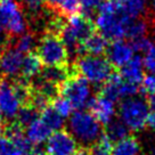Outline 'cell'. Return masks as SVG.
<instances>
[{
	"label": "cell",
	"instance_id": "22",
	"mask_svg": "<svg viewBox=\"0 0 155 155\" xmlns=\"http://www.w3.org/2000/svg\"><path fill=\"white\" fill-rule=\"evenodd\" d=\"M112 155H140V144L135 137L128 136L113 145Z\"/></svg>",
	"mask_w": 155,
	"mask_h": 155
},
{
	"label": "cell",
	"instance_id": "4",
	"mask_svg": "<svg viewBox=\"0 0 155 155\" xmlns=\"http://www.w3.org/2000/svg\"><path fill=\"white\" fill-rule=\"evenodd\" d=\"M35 54L45 66H68V51L56 33L46 31L35 47Z\"/></svg>",
	"mask_w": 155,
	"mask_h": 155
},
{
	"label": "cell",
	"instance_id": "37",
	"mask_svg": "<svg viewBox=\"0 0 155 155\" xmlns=\"http://www.w3.org/2000/svg\"><path fill=\"white\" fill-rule=\"evenodd\" d=\"M147 104L150 110H152L153 112H155V91L153 94L148 95V99H147Z\"/></svg>",
	"mask_w": 155,
	"mask_h": 155
},
{
	"label": "cell",
	"instance_id": "2",
	"mask_svg": "<svg viewBox=\"0 0 155 155\" xmlns=\"http://www.w3.org/2000/svg\"><path fill=\"white\" fill-rule=\"evenodd\" d=\"M95 32V24L91 17L82 13H78L66 17L58 35L63 40L70 55L82 56L83 41Z\"/></svg>",
	"mask_w": 155,
	"mask_h": 155
},
{
	"label": "cell",
	"instance_id": "41",
	"mask_svg": "<svg viewBox=\"0 0 155 155\" xmlns=\"http://www.w3.org/2000/svg\"><path fill=\"white\" fill-rule=\"evenodd\" d=\"M147 155H155V147H153V148L147 153Z\"/></svg>",
	"mask_w": 155,
	"mask_h": 155
},
{
	"label": "cell",
	"instance_id": "11",
	"mask_svg": "<svg viewBox=\"0 0 155 155\" xmlns=\"http://www.w3.org/2000/svg\"><path fill=\"white\" fill-rule=\"evenodd\" d=\"M21 104L15 95L10 78L0 75V111L6 119H13L17 115Z\"/></svg>",
	"mask_w": 155,
	"mask_h": 155
},
{
	"label": "cell",
	"instance_id": "17",
	"mask_svg": "<svg viewBox=\"0 0 155 155\" xmlns=\"http://www.w3.org/2000/svg\"><path fill=\"white\" fill-rule=\"evenodd\" d=\"M108 40L102 33L94 32L82 44V55L102 56L108 49Z\"/></svg>",
	"mask_w": 155,
	"mask_h": 155
},
{
	"label": "cell",
	"instance_id": "34",
	"mask_svg": "<svg viewBox=\"0 0 155 155\" xmlns=\"http://www.w3.org/2000/svg\"><path fill=\"white\" fill-rule=\"evenodd\" d=\"M143 63H144V68L148 72L155 74V45L147 53H145V56L143 58Z\"/></svg>",
	"mask_w": 155,
	"mask_h": 155
},
{
	"label": "cell",
	"instance_id": "40",
	"mask_svg": "<svg viewBox=\"0 0 155 155\" xmlns=\"http://www.w3.org/2000/svg\"><path fill=\"white\" fill-rule=\"evenodd\" d=\"M4 127H5V122L0 121V136H1L2 132H4Z\"/></svg>",
	"mask_w": 155,
	"mask_h": 155
},
{
	"label": "cell",
	"instance_id": "6",
	"mask_svg": "<svg viewBox=\"0 0 155 155\" xmlns=\"http://www.w3.org/2000/svg\"><path fill=\"white\" fill-rule=\"evenodd\" d=\"M119 114L120 120L129 130L140 131L147 126L150 107L147 102L140 97H129L121 102Z\"/></svg>",
	"mask_w": 155,
	"mask_h": 155
},
{
	"label": "cell",
	"instance_id": "1",
	"mask_svg": "<svg viewBox=\"0 0 155 155\" xmlns=\"http://www.w3.org/2000/svg\"><path fill=\"white\" fill-rule=\"evenodd\" d=\"M134 18L127 16L115 4L107 0L97 9L95 26L107 40L116 41L126 38L127 30Z\"/></svg>",
	"mask_w": 155,
	"mask_h": 155
},
{
	"label": "cell",
	"instance_id": "10",
	"mask_svg": "<svg viewBox=\"0 0 155 155\" xmlns=\"http://www.w3.org/2000/svg\"><path fill=\"white\" fill-rule=\"evenodd\" d=\"M137 92H138V86L127 82L122 79L120 74L113 73V75L103 84L101 94L115 102L121 98L126 99L129 97L136 96Z\"/></svg>",
	"mask_w": 155,
	"mask_h": 155
},
{
	"label": "cell",
	"instance_id": "19",
	"mask_svg": "<svg viewBox=\"0 0 155 155\" xmlns=\"http://www.w3.org/2000/svg\"><path fill=\"white\" fill-rule=\"evenodd\" d=\"M51 134H53L51 129L41 119H38L37 121L32 122L25 129V135L28 137V139L35 146L48 140Z\"/></svg>",
	"mask_w": 155,
	"mask_h": 155
},
{
	"label": "cell",
	"instance_id": "21",
	"mask_svg": "<svg viewBox=\"0 0 155 155\" xmlns=\"http://www.w3.org/2000/svg\"><path fill=\"white\" fill-rule=\"evenodd\" d=\"M130 18H138L146 8V0H110Z\"/></svg>",
	"mask_w": 155,
	"mask_h": 155
},
{
	"label": "cell",
	"instance_id": "24",
	"mask_svg": "<svg viewBox=\"0 0 155 155\" xmlns=\"http://www.w3.org/2000/svg\"><path fill=\"white\" fill-rule=\"evenodd\" d=\"M40 119L51 129V131L61 130L64 127V117L54 110L51 105L46 107L40 114Z\"/></svg>",
	"mask_w": 155,
	"mask_h": 155
},
{
	"label": "cell",
	"instance_id": "45",
	"mask_svg": "<svg viewBox=\"0 0 155 155\" xmlns=\"http://www.w3.org/2000/svg\"><path fill=\"white\" fill-rule=\"evenodd\" d=\"M0 1H8V0H0Z\"/></svg>",
	"mask_w": 155,
	"mask_h": 155
},
{
	"label": "cell",
	"instance_id": "36",
	"mask_svg": "<svg viewBox=\"0 0 155 155\" xmlns=\"http://www.w3.org/2000/svg\"><path fill=\"white\" fill-rule=\"evenodd\" d=\"M22 155H44V153L41 152V150L39 148L38 146L34 145L32 150H28V152H25V153H22Z\"/></svg>",
	"mask_w": 155,
	"mask_h": 155
},
{
	"label": "cell",
	"instance_id": "26",
	"mask_svg": "<svg viewBox=\"0 0 155 155\" xmlns=\"http://www.w3.org/2000/svg\"><path fill=\"white\" fill-rule=\"evenodd\" d=\"M35 38L32 32H24L23 34L18 35L15 40L14 45H12L15 49H17L19 53L28 54L31 53L34 47Z\"/></svg>",
	"mask_w": 155,
	"mask_h": 155
},
{
	"label": "cell",
	"instance_id": "30",
	"mask_svg": "<svg viewBox=\"0 0 155 155\" xmlns=\"http://www.w3.org/2000/svg\"><path fill=\"white\" fill-rule=\"evenodd\" d=\"M0 155H22V152L5 136H0Z\"/></svg>",
	"mask_w": 155,
	"mask_h": 155
},
{
	"label": "cell",
	"instance_id": "14",
	"mask_svg": "<svg viewBox=\"0 0 155 155\" xmlns=\"http://www.w3.org/2000/svg\"><path fill=\"white\" fill-rule=\"evenodd\" d=\"M134 49L131 47L129 42L122 40H116L113 41L112 45L108 46L107 49V59L110 61V63L113 65V68H122L126 64L130 62L134 55Z\"/></svg>",
	"mask_w": 155,
	"mask_h": 155
},
{
	"label": "cell",
	"instance_id": "9",
	"mask_svg": "<svg viewBox=\"0 0 155 155\" xmlns=\"http://www.w3.org/2000/svg\"><path fill=\"white\" fill-rule=\"evenodd\" d=\"M77 150V139L64 129L54 131L46 145V155H74Z\"/></svg>",
	"mask_w": 155,
	"mask_h": 155
},
{
	"label": "cell",
	"instance_id": "32",
	"mask_svg": "<svg viewBox=\"0 0 155 155\" xmlns=\"http://www.w3.org/2000/svg\"><path fill=\"white\" fill-rule=\"evenodd\" d=\"M140 91L147 95H150L155 91V74L148 73L145 74L140 82Z\"/></svg>",
	"mask_w": 155,
	"mask_h": 155
},
{
	"label": "cell",
	"instance_id": "44",
	"mask_svg": "<svg viewBox=\"0 0 155 155\" xmlns=\"http://www.w3.org/2000/svg\"><path fill=\"white\" fill-rule=\"evenodd\" d=\"M0 121H2V113L0 111Z\"/></svg>",
	"mask_w": 155,
	"mask_h": 155
},
{
	"label": "cell",
	"instance_id": "38",
	"mask_svg": "<svg viewBox=\"0 0 155 155\" xmlns=\"http://www.w3.org/2000/svg\"><path fill=\"white\" fill-rule=\"evenodd\" d=\"M147 126L150 127L152 130L155 131V112H152L148 115V120H147Z\"/></svg>",
	"mask_w": 155,
	"mask_h": 155
},
{
	"label": "cell",
	"instance_id": "5",
	"mask_svg": "<svg viewBox=\"0 0 155 155\" xmlns=\"http://www.w3.org/2000/svg\"><path fill=\"white\" fill-rule=\"evenodd\" d=\"M113 65L103 56L82 55L74 62V71L89 83L104 84L113 75Z\"/></svg>",
	"mask_w": 155,
	"mask_h": 155
},
{
	"label": "cell",
	"instance_id": "20",
	"mask_svg": "<svg viewBox=\"0 0 155 155\" xmlns=\"http://www.w3.org/2000/svg\"><path fill=\"white\" fill-rule=\"evenodd\" d=\"M41 65L42 64L34 51L25 54L24 58H23V63H22V68H21L19 77L31 81L32 78L39 75V73L41 72V70H42Z\"/></svg>",
	"mask_w": 155,
	"mask_h": 155
},
{
	"label": "cell",
	"instance_id": "7",
	"mask_svg": "<svg viewBox=\"0 0 155 155\" xmlns=\"http://www.w3.org/2000/svg\"><path fill=\"white\" fill-rule=\"evenodd\" d=\"M59 95L68 99L73 108L77 111L87 107L91 99V90L89 82L77 72L73 73L63 83V86L59 89Z\"/></svg>",
	"mask_w": 155,
	"mask_h": 155
},
{
	"label": "cell",
	"instance_id": "15",
	"mask_svg": "<svg viewBox=\"0 0 155 155\" xmlns=\"http://www.w3.org/2000/svg\"><path fill=\"white\" fill-rule=\"evenodd\" d=\"M45 8L51 12V14L68 17L80 13V0H45Z\"/></svg>",
	"mask_w": 155,
	"mask_h": 155
},
{
	"label": "cell",
	"instance_id": "23",
	"mask_svg": "<svg viewBox=\"0 0 155 155\" xmlns=\"http://www.w3.org/2000/svg\"><path fill=\"white\" fill-rule=\"evenodd\" d=\"M104 136L107 137L114 145L115 143L124 139L129 136V129L121 120H113L108 124H106Z\"/></svg>",
	"mask_w": 155,
	"mask_h": 155
},
{
	"label": "cell",
	"instance_id": "46",
	"mask_svg": "<svg viewBox=\"0 0 155 155\" xmlns=\"http://www.w3.org/2000/svg\"><path fill=\"white\" fill-rule=\"evenodd\" d=\"M44 155H45V154H44Z\"/></svg>",
	"mask_w": 155,
	"mask_h": 155
},
{
	"label": "cell",
	"instance_id": "16",
	"mask_svg": "<svg viewBox=\"0 0 155 155\" xmlns=\"http://www.w3.org/2000/svg\"><path fill=\"white\" fill-rule=\"evenodd\" d=\"M144 68H145L143 63V58L140 56H134L129 63L120 68V75L127 82L139 86L145 75Z\"/></svg>",
	"mask_w": 155,
	"mask_h": 155
},
{
	"label": "cell",
	"instance_id": "18",
	"mask_svg": "<svg viewBox=\"0 0 155 155\" xmlns=\"http://www.w3.org/2000/svg\"><path fill=\"white\" fill-rule=\"evenodd\" d=\"M73 73L68 66H45L41 72L39 73V78L44 79L45 81L53 83L59 89L63 83L72 75Z\"/></svg>",
	"mask_w": 155,
	"mask_h": 155
},
{
	"label": "cell",
	"instance_id": "27",
	"mask_svg": "<svg viewBox=\"0 0 155 155\" xmlns=\"http://www.w3.org/2000/svg\"><path fill=\"white\" fill-rule=\"evenodd\" d=\"M146 33H147V24H146L145 21H143L140 18H134L128 26L126 38H129L130 40H135V39L145 37Z\"/></svg>",
	"mask_w": 155,
	"mask_h": 155
},
{
	"label": "cell",
	"instance_id": "8",
	"mask_svg": "<svg viewBox=\"0 0 155 155\" xmlns=\"http://www.w3.org/2000/svg\"><path fill=\"white\" fill-rule=\"evenodd\" d=\"M0 25L5 30V33L12 38H17L26 30L22 6L18 2L8 0L0 1Z\"/></svg>",
	"mask_w": 155,
	"mask_h": 155
},
{
	"label": "cell",
	"instance_id": "42",
	"mask_svg": "<svg viewBox=\"0 0 155 155\" xmlns=\"http://www.w3.org/2000/svg\"><path fill=\"white\" fill-rule=\"evenodd\" d=\"M2 31H4V29H2V26L0 25V37H1V33H2Z\"/></svg>",
	"mask_w": 155,
	"mask_h": 155
},
{
	"label": "cell",
	"instance_id": "43",
	"mask_svg": "<svg viewBox=\"0 0 155 155\" xmlns=\"http://www.w3.org/2000/svg\"><path fill=\"white\" fill-rule=\"evenodd\" d=\"M152 5H153V7H154L155 9V0H152Z\"/></svg>",
	"mask_w": 155,
	"mask_h": 155
},
{
	"label": "cell",
	"instance_id": "39",
	"mask_svg": "<svg viewBox=\"0 0 155 155\" xmlns=\"http://www.w3.org/2000/svg\"><path fill=\"white\" fill-rule=\"evenodd\" d=\"M74 155H90L89 150L87 148H78V150L75 152Z\"/></svg>",
	"mask_w": 155,
	"mask_h": 155
},
{
	"label": "cell",
	"instance_id": "35",
	"mask_svg": "<svg viewBox=\"0 0 155 155\" xmlns=\"http://www.w3.org/2000/svg\"><path fill=\"white\" fill-rule=\"evenodd\" d=\"M22 2L26 6V8H28L34 16H37V15H39V13H40L41 7L44 6L45 0H22Z\"/></svg>",
	"mask_w": 155,
	"mask_h": 155
},
{
	"label": "cell",
	"instance_id": "28",
	"mask_svg": "<svg viewBox=\"0 0 155 155\" xmlns=\"http://www.w3.org/2000/svg\"><path fill=\"white\" fill-rule=\"evenodd\" d=\"M51 107H53L55 111L57 112L58 114L63 117H68V116L72 115L73 112V106L72 104L68 102V99H66L63 96H57L56 98H54L53 102H51Z\"/></svg>",
	"mask_w": 155,
	"mask_h": 155
},
{
	"label": "cell",
	"instance_id": "12",
	"mask_svg": "<svg viewBox=\"0 0 155 155\" xmlns=\"http://www.w3.org/2000/svg\"><path fill=\"white\" fill-rule=\"evenodd\" d=\"M23 54L12 46V42L0 48V71L7 78H15L21 73Z\"/></svg>",
	"mask_w": 155,
	"mask_h": 155
},
{
	"label": "cell",
	"instance_id": "33",
	"mask_svg": "<svg viewBox=\"0 0 155 155\" xmlns=\"http://www.w3.org/2000/svg\"><path fill=\"white\" fill-rule=\"evenodd\" d=\"M105 0H80V6L83 10V14L91 17V14L99 8Z\"/></svg>",
	"mask_w": 155,
	"mask_h": 155
},
{
	"label": "cell",
	"instance_id": "13",
	"mask_svg": "<svg viewBox=\"0 0 155 155\" xmlns=\"http://www.w3.org/2000/svg\"><path fill=\"white\" fill-rule=\"evenodd\" d=\"M87 107L90 110V113L96 117L97 121L101 124L106 126L114 120L115 104L112 99L107 98L102 94H99L96 97H91Z\"/></svg>",
	"mask_w": 155,
	"mask_h": 155
},
{
	"label": "cell",
	"instance_id": "31",
	"mask_svg": "<svg viewBox=\"0 0 155 155\" xmlns=\"http://www.w3.org/2000/svg\"><path fill=\"white\" fill-rule=\"evenodd\" d=\"M131 47L134 49V51H137V53H147L150 50L154 44L150 41L147 37H143V38L139 39H135V40H131Z\"/></svg>",
	"mask_w": 155,
	"mask_h": 155
},
{
	"label": "cell",
	"instance_id": "29",
	"mask_svg": "<svg viewBox=\"0 0 155 155\" xmlns=\"http://www.w3.org/2000/svg\"><path fill=\"white\" fill-rule=\"evenodd\" d=\"M112 147L113 143L103 134L101 139L95 145H92L89 153L90 155H112Z\"/></svg>",
	"mask_w": 155,
	"mask_h": 155
},
{
	"label": "cell",
	"instance_id": "3",
	"mask_svg": "<svg viewBox=\"0 0 155 155\" xmlns=\"http://www.w3.org/2000/svg\"><path fill=\"white\" fill-rule=\"evenodd\" d=\"M68 128L77 141L82 145H95L103 136L102 124L90 112L75 111L70 116Z\"/></svg>",
	"mask_w": 155,
	"mask_h": 155
},
{
	"label": "cell",
	"instance_id": "25",
	"mask_svg": "<svg viewBox=\"0 0 155 155\" xmlns=\"http://www.w3.org/2000/svg\"><path fill=\"white\" fill-rule=\"evenodd\" d=\"M40 114L41 113L32 105H24V106H21L19 108L18 113L16 115V121L24 129H26L32 122L40 119Z\"/></svg>",
	"mask_w": 155,
	"mask_h": 155
}]
</instances>
